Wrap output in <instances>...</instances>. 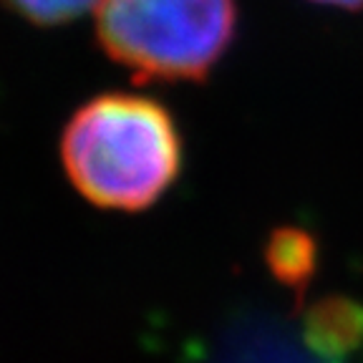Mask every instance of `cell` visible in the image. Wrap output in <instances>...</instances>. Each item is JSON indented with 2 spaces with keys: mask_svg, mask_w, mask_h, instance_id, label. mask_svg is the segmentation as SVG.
Wrapping results in <instances>:
<instances>
[{
  "mask_svg": "<svg viewBox=\"0 0 363 363\" xmlns=\"http://www.w3.org/2000/svg\"><path fill=\"white\" fill-rule=\"evenodd\" d=\"M61 164L89 204L108 212H144L179 179L184 142L164 104L108 91L71 113L61 131Z\"/></svg>",
  "mask_w": 363,
  "mask_h": 363,
  "instance_id": "1",
  "label": "cell"
},
{
  "mask_svg": "<svg viewBox=\"0 0 363 363\" xmlns=\"http://www.w3.org/2000/svg\"><path fill=\"white\" fill-rule=\"evenodd\" d=\"M94 33L136 81L202 84L238 35V0H99Z\"/></svg>",
  "mask_w": 363,
  "mask_h": 363,
  "instance_id": "2",
  "label": "cell"
},
{
  "mask_svg": "<svg viewBox=\"0 0 363 363\" xmlns=\"http://www.w3.org/2000/svg\"><path fill=\"white\" fill-rule=\"evenodd\" d=\"M301 338L315 353L351 358L363 351V303L348 295H328L303 311Z\"/></svg>",
  "mask_w": 363,
  "mask_h": 363,
  "instance_id": "3",
  "label": "cell"
},
{
  "mask_svg": "<svg viewBox=\"0 0 363 363\" xmlns=\"http://www.w3.org/2000/svg\"><path fill=\"white\" fill-rule=\"evenodd\" d=\"M262 255H265V265L272 272V278L293 290L298 308H301L303 295L318 270V255H320L318 240L306 227L280 225L267 235Z\"/></svg>",
  "mask_w": 363,
  "mask_h": 363,
  "instance_id": "4",
  "label": "cell"
},
{
  "mask_svg": "<svg viewBox=\"0 0 363 363\" xmlns=\"http://www.w3.org/2000/svg\"><path fill=\"white\" fill-rule=\"evenodd\" d=\"M225 363H348V358L323 356L313 351L303 338L295 340L275 328H257L245 333L230 348Z\"/></svg>",
  "mask_w": 363,
  "mask_h": 363,
  "instance_id": "5",
  "label": "cell"
},
{
  "mask_svg": "<svg viewBox=\"0 0 363 363\" xmlns=\"http://www.w3.org/2000/svg\"><path fill=\"white\" fill-rule=\"evenodd\" d=\"M96 3L99 0H0V6L6 11L38 28L66 26L84 13L94 11Z\"/></svg>",
  "mask_w": 363,
  "mask_h": 363,
  "instance_id": "6",
  "label": "cell"
},
{
  "mask_svg": "<svg viewBox=\"0 0 363 363\" xmlns=\"http://www.w3.org/2000/svg\"><path fill=\"white\" fill-rule=\"evenodd\" d=\"M311 3L328 6V8H338V11H351V13L363 11V0H311Z\"/></svg>",
  "mask_w": 363,
  "mask_h": 363,
  "instance_id": "7",
  "label": "cell"
}]
</instances>
